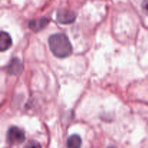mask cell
Listing matches in <instances>:
<instances>
[{
    "label": "cell",
    "mask_w": 148,
    "mask_h": 148,
    "mask_svg": "<svg viewBox=\"0 0 148 148\" xmlns=\"http://www.w3.org/2000/svg\"><path fill=\"white\" fill-rule=\"evenodd\" d=\"M49 20L46 17H40L39 19L32 20L29 23V27L34 32H38L43 30L49 25Z\"/></svg>",
    "instance_id": "obj_4"
},
{
    "label": "cell",
    "mask_w": 148,
    "mask_h": 148,
    "mask_svg": "<svg viewBox=\"0 0 148 148\" xmlns=\"http://www.w3.org/2000/svg\"><path fill=\"white\" fill-rule=\"evenodd\" d=\"M29 147H40V145L39 144H38L37 143H32V145H28Z\"/></svg>",
    "instance_id": "obj_9"
},
{
    "label": "cell",
    "mask_w": 148,
    "mask_h": 148,
    "mask_svg": "<svg viewBox=\"0 0 148 148\" xmlns=\"http://www.w3.org/2000/svg\"><path fill=\"white\" fill-rule=\"evenodd\" d=\"M12 44V40L10 35L7 32H0V51L8 50Z\"/></svg>",
    "instance_id": "obj_6"
},
{
    "label": "cell",
    "mask_w": 148,
    "mask_h": 148,
    "mask_svg": "<svg viewBox=\"0 0 148 148\" xmlns=\"http://www.w3.org/2000/svg\"><path fill=\"white\" fill-rule=\"evenodd\" d=\"M23 63L18 58H13L10 61L7 67L9 74L12 75H17L23 71Z\"/></svg>",
    "instance_id": "obj_5"
},
{
    "label": "cell",
    "mask_w": 148,
    "mask_h": 148,
    "mask_svg": "<svg viewBox=\"0 0 148 148\" xmlns=\"http://www.w3.org/2000/svg\"><path fill=\"white\" fill-rule=\"evenodd\" d=\"M49 48L52 53L59 58H65L72 53V46L69 38L61 33L52 35L49 39Z\"/></svg>",
    "instance_id": "obj_1"
},
{
    "label": "cell",
    "mask_w": 148,
    "mask_h": 148,
    "mask_svg": "<svg viewBox=\"0 0 148 148\" xmlns=\"http://www.w3.org/2000/svg\"><path fill=\"white\" fill-rule=\"evenodd\" d=\"M7 141L11 145H20L25 140L24 132L17 127H12L9 129L7 134Z\"/></svg>",
    "instance_id": "obj_2"
},
{
    "label": "cell",
    "mask_w": 148,
    "mask_h": 148,
    "mask_svg": "<svg viewBox=\"0 0 148 148\" xmlns=\"http://www.w3.org/2000/svg\"><path fill=\"white\" fill-rule=\"evenodd\" d=\"M142 9L143 12L148 16V0H143L142 3Z\"/></svg>",
    "instance_id": "obj_8"
},
{
    "label": "cell",
    "mask_w": 148,
    "mask_h": 148,
    "mask_svg": "<svg viewBox=\"0 0 148 148\" xmlns=\"http://www.w3.org/2000/svg\"><path fill=\"white\" fill-rule=\"evenodd\" d=\"M76 14L71 10H59L57 12L56 20L62 24H70L75 22Z\"/></svg>",
    "instance_id": "obj_3"
},
{
    "label": "cell",
    "mask_w": 148,
    "mask_h": 148,
    "mask_svg": "<svg viewBox=\"0 0 148 148\" xmlns=\"http://www.w3.org/2000/svg\"><path fill=\"white\" fill-rule=\"evenodd\" d=\"M82 145V140L77 134H73L70 136L67 140V147L70 148L79 147Z\"/></svg>",
    "instance_id": "obj_7"
}]
</instances>
